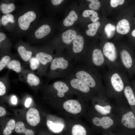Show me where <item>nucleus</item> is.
<instances>
[{
  "label": "nucleus",
  "mask_w": 135,
  "mask_h": 135,
  "mask_svg": "<svg viewBox=\"0 0 135 135\" xmlns=\"http://www.w3.org/2000/svg\"><path fill=\"white\" fill-rule=\"evenodd\" d=\"M73 62L63 57L54 58L50 65L48 77L50 78L66 77L72 72L75 67Z\"/></svg>",
  "instance_id": "f257e3e1"
},
{
  "label": "nucleus",
  "mask_w": 135,
  "mask_h": 135,
  "mask_svg": "<svg viewBox=\"0 0 135 135\" xmlns=\"http://www.w3.org/2000/svg\"><path fill=\"white\" fill-rule=\"evenodd\" d=\"M69 75L80 80L90 88L95 87L98 83L102 82L101 76L98 71L84 66H75Z\"/></svg>",
  "instance_id": "f03ea898"
},
{
  "label": "nucleus",
  "mask_w": 135,
  "mask_h": 135,
  "mask_svg": "<svg viewBox=\"0 0 135 135\" xmlns=\"http://www.w3.org/2000/svg\"><path fill=\"white\" fill-rule=\"evenodd\" d=\"M103 54L106 58V64L109 68H122L120 61L118 60L116 48L112 43H105L103 48Z\"/></svg>",
  "instance_id": "7ed1b4c3"
},
{
  "label": "nucleus",
  "mask_w": 135,
  "mask_h": 135,
  "mask_svg": "<svg viewBox=\"0 0 135 135\" xmlns=\"http://www.w3.org/2000/svg\"><path fill=\"white\" fill-rule=\"evenodd\" d=\"M84 64V66L98 71V69L101 68L106 64L103 53L101 50L98 48H95L93 50L91 60Z\"/></svg>",
  "instance_id": "20e7f679"
},
{
  "label": "nucleus",
  "mask_w": 135,
  "mask_h": 135,
  "mask_svg": "<svg viewBox=\"0 0 135 135\" xmlns=\"http://www.w3.org/2000/svg\"><path fill=\"white\" fill-rule=\"evenodd\" d=\"M35 57L38 60L40 64L38 70L39 74L41 75H46L48 67L54 58L51 55L42 52L37 53Z\"/></svg>",
  "instance_id": "39448f33"
},
{
  "label": "nucleus",
  "mask_w": 135,
  "mask_h": 135,
  "mask_svg": "<svg viewBox=\"0 0 135 135\" xmlns=\"http://www.w3.org/2000/svg\"><path fill=\"white\" fill-rule=\"evenodd\" d=\"M65 81L73 88L82 92L87 93L90 90V88L80 80L68 75Z\"/></svg>",
  "instance_id": "423d86ee"
},
{
  "label": "nucleus",
  "mask_w": 135,
  "mask_h": 135,
  "mask_svg": "<svg viewBox=\"0 0 135 135\" xmlns=\"http://www.w3.org/2000/svg\"><path fill=\"white\" fill-rule=\"evenodd\" d=\"M36 15L32 11H28L20 16L18 18V22L20 28L26 30L29 28L31 22L35 20Z\"/></svg>",
  "instance_id": "0eeeda50"
},
{
  "label": "nucleus",
  "mask_w": 135,
  "mask_h": 135,
  "mask_svg": "<svg viewBox=\"0 0 135 135\" xmlns=\"http://www.w3.org/2000/svg\"><path fill=\"white\" fill-rule=\"evenodd\" d=\"M64 108L70 113L76 114L81 111V106L79 102L75 100H70L65 101L63 104Z\"/></svg>",
  "instance_id": "6e6552de"
},
{
  "label": "nucleus",
  "mask_w": 135,
  "mask_h": 135,
  "mask_svg": "<svg viewBox=\"0 0 135 135\" xmlns=\"http://www.w3.org/2000/svg\"><path fill=\"white\" fill-rule=\"evenodd\" d=\"M26 119L28 122L31 126H35L37 125L40 120L38 110L34 108L30 109L26 113Z\"/></svg>",
  "instance_id": "1a4fd4ad"
},
{
  "label": "nucleus",
  "mask_w": 135,
  "mask_h": 135,
  "mask_svg": "<svg viewBox=\"0 0 135 135\" xmlns=\"http://www.w3.org/2000/svg\"><path fill=\"white\" fill-rule=\"evenodd\" d=\"M53 87L57 91V96L59 98L63 97L69 90L68 84L66 81H57L52 84Z\"/></svg>",
  "instance_id": "9d476101"
},
{
  "label": "nucleus",
  "mask_w": 135,
  "mask_h": 135,
  "mask_svg": "<svg viewBox=\"0 0 135 135\" xmlns=\"http://www.w3.org/2000/svg\"><path fill=\"white\" fill-rule=\"evenodd\" d=\"M93 123L97 126H102L104 129L109 128L113 124V121L108 116L101 118H94L92 119Z\"/></svg>",
  "instance_id": "9b49d317"
},
{
  "label": "nucleus",
  "mask_w": 135,
  "mask_h": 135,
  "mask_svg": "<svg viewBox=\"0 0 135 135\" xmlns=\"http://www.w3.org/2000/svg\"><path fill=\"white\" fill-rule=\"evenodd\" d=\"M122 122L124 126L128 128H135V117L131 112H129L123 116Z\"/></svg>",
  "instance_id": "f8f14e48"
},
{
  "label": "nucleus",
  "mask_w": 135,
  "mask_h": 135,
  "mask_svg": "<svg viewBox=\"0 0 135 135\" xmlns=\"http://www.w3.org/2000/svg\"><path fill=\"white\" fill-rule=\"evenodd\" d=\"M84 42L83 37L80 35L77 36L72 41V50L73 52L75 53L81 52L83 49Z\"/></svg>",
  "instance_id": "ddd939ff"
},
{
  "label": "nucleus",
  "mask_w": 135,
  "mask_h": 135,
  "mask_svg": "<svg viewBox=\"0 0 135 135\" xmlns=\"http://www.w3.org/2000/svg\"><path fill=\"white\" fill-rule=\"evenodd\" d=\"M117 32L121 34H125L128 33L130 30L129 23L126 20L124 19L119 21L116 26Z\"/></svg>",
  "instance_id": "4468645a"
},
{
  "label": "nucleus",
  "mask_w": 135,
  "mask_h": 135,
  "mask_svg": "<svg viewBox=\"0 0 135 135\" xmlns=\"http://www.w3.org/2000/svg\"><path fill=\"white\" fill-rule=\"evenodd\" d=\"M75 31L69 29L64 32L62 35V38L63 42L67 44H70L72 41L77 36Z\"/></svg>",
  "instance_id": "2eb2a0df"
},
{
  "label": "nucleus",
  "mask_w": 135,
  "mask_h": 135,
  "mask_svg": "<svg viewBox=\"0 0 135 135\" xmlns=\"http://www.w3.org/2000/svg\"><path fill=\"white\" fill-rule=\"evenodd\" d=\"M17 50L21 58L24 62H29L32 57V52L28 50L23 46H19L17 48Z\"/></svg>",
  "instance_id": "dca6fc26"
},
{
  "label": "nucleus",
  "mask_w": 135,
  "mask_h": 135,
  "mask_svg": "<svg viewBox=\"0 0 135 135\" xmlns=\"http://www.w3.org/2000/svg\"><path fill=\"white\" fill-rule=\"evenodd\" d=\"M50 26L47 24H44L38 28L35 32V37L38 39L42 38L48 35L51 31Z\"/></svg>",
  "instance_id": "f3484780"
},
{
  "label": "nucleus",
  "mask_w": 135,
  "mask_h": 135,
  "mask_svg": "<svg viewBox=\"0 0 135 135\" xmlns=\"http://www.w3.org/2000/svg\"><path fill=\"white\" fill-rule=\"evenodd\" d=\"M124 93L129 104L131 105H135V96L130 86L127 85L126 86L124 89Z\"/></svg>",
  "instance_id": "a211bd4d"
},
{
  "label": "nucleus",
  "mask_w": 135,
  "mask_h": 135,
  "mask_svg": "<svg viewBox=\"0 0 135 135\" xmlns=\"http://www.w3.org/2000/svg\"><path fill=\"white\" fill-rule=\"evenodd\" d=\"M15 131L17 133H23L25 135H34L33 131L26 128L24 124L22 122H18L16 124Z\"/></svg>",
  "instance_id": "6ab92c4d"
},
{
  "label": "nucleus",
  "mask_w": 135,
  "mask_h": 135,
  "mask_svg": "<svg viewBox=\"0 0 135 135\" xmlns=\"http://www.w3.org/2000/svg\"><path fill=\"white\" fill-rule=\"evenodd\" d=\"M26 81L27 83L31 86H38L40 82L39 78L32 72L28 73L26 78Z\"/></svg>",
  "instance_id": "aec40b11"
},
{
  "label": "nucleus",
  "mask_w": 135,
  "mask_h": 135,
  "mask_svg": "<svg viewBox=\"0 0 135 135\" xmlns=\"http://www.w3.org/2000/svg\"><path fill=\"white\" fill-rule=\"evenodd\" d=\"M78 16L73 10L71 11L63 21V24L66 26H72L78 19Z\"/></svg>",
  "instance_id": "412c9836"
},
{
  "label": "nucleus",
  "mask_w": 135,
  "mask_h": 135,
  "mask_svg": "<svg viewBox=\"0 0 135 135\" xmlns=\"http://www.w3.org/2000/svg\"><path fill=\"white\" fill-rule=\"evenodd\" d=\"M6 67L18 73H20L22 70L21 63L20 61L17 60H11Z\"/></svg>",
  "instance_id": "4be33fe9"
},
{
  "label": "nucleus",
  "mask_w": 135,
  "mask_h": 135,
  "mask_svg": "<svg viewBox=\"0 0 135 135\" xmlns=\"http://www.w3.org/2000/svg\"><path fill=\"white\" fill-rule=\"evenodd\" d=\"M100 25V22L98 21L89 24L88 26L89 29L86 31V34L90 36H94Z\"/></svg>",
  "instance_id": "5701e85b"
},
{
  "label": "nucleus",
  "mask_w": 135,
  "mask_h": 135,
  "mask_svg": "<svg viewBox=\"0 0 135 135\" xmlns=\"http://www.w3.org/2000/svg\"><path fill=\"white\" fill-rule=\"evenodd\" d=\"M46 124L50 129L55 132H60L64 127L62 124L59 123H55L48 120L47 121Z\"/></svg>",
  "instance_id": "b1692460"
},
{
  "label": "nucleus",
  "mask_w": 135,
  "mask_h": 135,
  "mask_svg": "<svg viewBox=\"0 0 135 135\" xmlns=\"http://www.w3.org/2000/svg\"><path fill=\"white\" fill-rule=\"evenodd\" d=\"M82 16L84 17H90L91 21L93 22L97 21L99 19L97 13L92 10H86L82 13Z\"/></svg>",
  "instance_id": "393cba45"
},
{
  "label": "nucleus",
  "mask_w": 135,
  "mask_h": 135,
  "mask_svg": "<svg viewBox=\"0 0 135 135\" xmlns=\"http://www.w3.org/2000/svg\"><path fill=\"white\" fill-rule=\"evenodd\" d=\"M72 135H86V131L82 125L76 124L72 127Z\"/></svg>",
  "instance_id": "a878e982"
},
{
  "label": "nucleus",
  "mask_w": 135,
  "mask_h": 135,
  "mask_svg": "<svg viewBox=\"0 0 135 135\" xmlns=\"http://www.w3.org/2000/svg\"><path fill=\"white\" fill-rule=\"evenodd\" d=\"M15 8L14 4L13 3L6 4H2L0 6V10L4 14H7L13 11Z\"/></svg>",
  "instance_id": "bb28decb"
},
{
  "label": "nucleus",
  "mask_w": 135,
  "mask_h": 135,
  "mask_svg": "<svg viewBox=\"0 0 135 135\" xmlns=\"http://www.w3.org/2000/svg\"><path fill=\"white\" fill-rule=\"evenodd\" d=\"M16 124L14 120H10L7 123L6 127L3 131V134L9 135L12 132V131L15 128Z\"/></svg>",
  "instance_id": "cd10ccee"
},
{
  "label": "nucleus",
  "mask_w": 135,
  "mask_h": 135,
  "mask_svg": "<svg viewBox=\"0 0 135 135\" xmlns=\"http://www.w3.org/2000/svg\"><path fill=\"white\" fill-rule=\"evenodd\" d=\"M30 67L32 70L39 69L40 66V62L35 57L32 56L29 61Z\"/></svg>",
  "instance_id": "c85d7f7f"
},
{
  "label": "nucleus",
  "mask_w": 135,
  "mask_h": 135,
  "mask_svg": "<svg viewBox=\"0 0 135 135\" xmlns=\"http://www.w3.org/2000/svg\"><path fill=\"white\" fill-rule=\"evenodd\" d=\"M95 108L98 112L103 115H106L110 113L111 108L110 105H108L102 106L98 104L95 105Z\"/></svg>",
  "instance_id": "c756f323"
},
{
  "label": "nucleus",
  "mask_w": 135,
  "mask_h": 135,
  "mask_svg": "<svg viewBox=\"0 0 135 135\" xmlns=\"http://www.w3.org/2000/svg\"><path fill=\"white\" fill-rule=\"evenodd\" d=\"M14 17L12 14H8L6 15H3L1 19V23L4 26L6 25L9 22L13 23L14 22Z\"/></svg>",
  "instance_id": "7c9ffc66"
},
{
  "label": "nucleus",
  "mask_w": 135,
  "mask_h": 135,
  "mask_svg": "<svg viewBox=\"0 0 135 135\" xmlns=\"http://www.w3.org/2000/svg\"><path fill=\"white\" fill-rule=\"evenodd\" d=\"M10 57L8 55L3 56L0 60V71L1 72L8 66L11 61Z\"/></svg>",
  "instance_id": "2f4dec72"
},
{
  "label": "nucleus",
  "mask_w": 135,
  "mask_h": 135,
  "mask_svg": "<svg viewBox=\"0 0 135 135\" xmlns=\"http://www.w3.org/2000/svg\"><path fill=\"white\" fill-rule=\"evenodd\" d=\"M116 28V26L114 25H112L110 23L108 24L105 28V31L108 36L110 37L112 36L113 32Z\"/></svg>",
  "instance_id": "473e14b6"
},
{
  "label": "nucleus",
  "mask_w": 135,
  "mask_h": 135,
  "mask_svg": "<svg viewBox=\"0 0 135 135\" xmlns=\"http://www.w3.org/2000/svg\"><path fill=\"white\" fill-rule=\"evenodd\" d=\"M91 3L89 4V7L92 10H97L100 7V1L98 0H88Z\"/></svg>",
  "instance_id": "72a5a7b5"
},
{
  "label": "nucleus",
  "mask_w": 135,
  "mask_h": 135,
  "mask_svg": "<svg viewBox=\"0 0 135 135\" xmlns=\"http://www.w3.org/2000/svg\"><path fill=\"white\" fill-rule=\"evenodd\" d=\"M124 2V0H111L110 1V4L113 8H115L118 5L123 4Z\"/></svg>",
  "instance_id": "f704fd0d"
},
{
  "label": "nucleus",
  "mask_w": 135,
  "mask_h": 135,
  "mask_svg": "<svg viewBox=\"0 0 135 135\" xmlns=\"http://www.w3.org/2000/svg\"><path fill=\"white\" fill-rule=\"evenodd\" d=\"M4 80L2 79L0 81V96H1L4 95L6 93V88L4 84Z\"/></svg>",
  "instance_id": "c9c22d12"
},
{
  "label": "nucleus",
  "mask_w": 135,
  "mask_h": 135,
  "mask_svg": "<svg viewBox=\"0 0 135 135\" xmlns=\"http://www.w3.org/2000/svg\"><path fill=\"white\" fill-rule=\"evenodd\" d=\"M6 113L5 109L3 107H0V116L2 117L4 116Z\"/></svg>",
  "instance_id": "e433bc0d"
},
{
  "label": "nucleus",
  "mask_w": 135,
  "mask_h": 135,
  "mask_svg": "<svg viewBox=\"0 0 135 135\" xmlns=\"http://www.w3.org/2000/svg\"><path fill=\"white\" fill-rule=\"evenodd\" d=\"M63 1V0H52L51 2L53 4L57 5L60 4Z\"/></svg>",
  "instance_id": "4c0bfd02"
},
{
  "label": "nucleus",
  "mask_w": 135,
  "mask_h": 135,
  "mask_svg": "<svg viewBox=\"0 0 135 135\" xmlns=\"http://www.w3.org/2000/svg\"><path fill=\"white\" fill-rule=\"evenodd\" d=\"M32 99L30 98H28L26 99L25 103V106L26 107H28L32 102Z\"/></svg>",
  "instance_id": "58836bf2"
},
{
  "label": "nucleus",
  "mask_w": 135,
  "mask_h": 135,
  "mask_svg": "<svg viewBox=\"0 0 135 135\" xmlns=\"http://www.w3.org/2000/svg\"><path fill=\"white\" fill-rule=\"evenodd\" d=\"M17 101V99L16 96H13L11 99L12 103L14 104H16Z\"/></svg>",
  "instance_id": "ea45409f"
},
{
  "label": "nucleus",
  "mask_w": 135,
  "mask_h": 135,
  "mask_svg": "<svg viewBox=\"0 0 135 135\" xmlns=\"http://www.w3.org/2000/svg\"><path fill=\"white\" fill-rule=\"evenodd\" d=\"M6 38L5 34L2 32L0 33V42L4 40Z\"/></svg>",
  "instance_id": "a19ab883"
},
{
  "label": "nucleus",
  "mask_w": 135,
  "mask_h": 135,
  "mask_svg": "<svg viewBox=\"0 0 135 135\" xmlns=\"http://www.w3.org/2000/svg\"><path fill=\"white\" fill-rule=\"evenodd\" d=\"M132 35L133 36L135 37V29L132 31Z\"/></svg>",
  "instance_id": "79ce46f5"
},
{
  "label": "nucleus",
  "mask_w": 135,
  "mask_h": 135,
  "mask_svg": "<svg viewBox=\"0 0 135 135\" xmlns=\"http://www.w3.org/2000/svg\"></svg>",
  "instance_id": "37998d69"
}]
</instances>
